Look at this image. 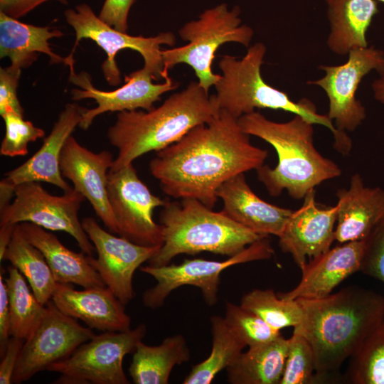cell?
Returning a JSON list of instances; mask_svg holds the SVG:
<instances>
[{"label":"cell","instance_id":"31","mask_svg":"<svg viewBox=\"0 0 384 384\" xmlns=\"http://www.w3.org/2000/svg\"><path fill=\"white\" fill-rule=\"evenodd\" d=\"M7 272L10 334L26 341L47 314V306L38 301L17 268L9 266Z\"/></svg>","mask_w":384,"mask_h":384},{"label":"cell","instance_id":"2","mask_svg":"<svg viewBox=\"0 0 384 384\" xmlns=\"http://www.w3.org/2000/svg\"><path fill=\"white\" fill-rule=\"evenodd\" d=\"M302 323L294 328L310 343L316 381L337 372L384 321V297L370 289L348 287L319 299H297Z\"/></svg>","mask_w":384,"mask_h":384},{"label":"cell","instance_id":"29","mask_svg":"<svg viewBox=\"0 0 384 384\" xmlns=\"http://www.w3.org/2000/svg\"><path fill=\"white\" fill-rule=\"evenodd\" d=\"M3 260L9 261L24 276L39 302L46 305L51 299L57 282L43 254L25 238L19 224L15 226Z\"/></svg>","mask_w":384,"mask_h":384},{"label":"cell","instance_id":"5","mask_svg":"<svg viewBox=\"0 0 384 384\" xmlns=\"http://www.w3.org/2000/svg\"><path fill=\"white\" fill-rule=\"evenodd\" d=\"M266 50L259 42L249 47L241 59L229 55L222 57L218 63L222 75L214 85L219 108L237 119L255 109L265 108L300 115L313 124L327 127L334 135V148L343 155L348 154L352 148L351 138L338 131L327 114H319L314 104L307 99L292 100L286 92L263 80L261 66Z\"/></svg>","mask_w":384,"mask_h":384},{"label":"cell","instance_id":"23","mask_svg":"<svg viewBox=\"0 0 384 384\" xmlns=\"http://www.w3.org/2000/svg\"><path fill=\"white\" fill-rule=\"evenodd\" d=\"M217 196L223 201L222 211L227 216L265 237H279L292 212L261 199L247 184L244 174L224 182Z\"/></svg>","mask_w":384,"mask_h":384},{"label":"cell","instance_id":"4","mask_svg":"<svg viewBox=\"0 0 384 384\" xmlns=\"http://www.w3.org/2000/svg\"><path fill=\"white\" fill-rule=\"evenodd\" d=\"M215 95L209 96L198 81L169 96L151 110H124L107 131L118 150L110 171L132 164L148 152L161 151L178 142L193 127L208 124L218 114Z\"/></svg>","mask_w":384,"mask_h":384},{"label":"cell","instance_id":"8","mask_svg":"<svg viewBox=\"0 0 384 384\" xmlns=\"http://www.w3.org/2000/svg\"><path fill=\"white\" fill-rule=\"evenodd\" d=\"M64 16L75 33V44L70 54L74 55L82 39L88 38L95 42L107 54L102 70L110 85L117 86L122 82L115 57L119 50L124 49L139 52L143 57L144 66L151 71L156 80H165L169 76L164 72L161 46H174L176 37L171 32H163L150 37L131 36L105 23L85 3L76 6L75 9L65 10Z\"/></svg>","mask_w":384,"mask_h":384},{"label":"cell","instance_id":"19","mask_svg":"<svg viewBox=\"0 0 384 384\" xmlns=\"http://www.w3.org/2000/svg\"><path fill=\"white\" fill-rule=\"evenodd\" d=\"M84 107L68 103L59 114L49 135L41 148L26 161L8 171L1 181L11 188L26 182H46L64 192L71 190L60 169V156L68 138L79 126Z\"/></svg>","mask_w":384,"mask_h":384},{"label":"cell","instance_id":"18","mask_svg":"<svg viewBox=\"0 0 384 384\" xmlns=\"http://www.w3.org/2000/svg\"><path fill=\"white\" fill-rule=\"evenodd\" d=\"M338 206H319L315 189L304 198L302 206L292 210L279 238L282 251L289 253L302 269L309 260L331 248L335 240Z\"/></svg>","mask_w":384,"mask_h":384},{"label":"cell","instance_id":"42","mask_svg":"<svg viewBox=\"0 0 384 384\" xmlns=\"http://www.w3.org/2000/svg\"><path fill=\"white\" fill-rule=\"evenodd\" d=\"M48 1L50 0H0V11L18 19ZM55 1L68 4V0Z\"/></svg>","mask_w":384,"mask_h":384},{"label":"cell","instance_id":"38","mask_svg":"<svg viewBox=\"0 0 384 384\" xmlns=\"http://www.w3.org/2000/svg\"><path fill=\"white\" fill-rule=\"evenodd\" d=\"M21 68L12 65L0 68V114L15 112L23 115V109L17 96Z\"/></svg>","mask_w":384,"mask_h":384},{"label":"cell","instance_id":"25","mask_svg":"<svg viewBox=\"0 0 384 384\" xmlns=\"http://www.w3.org/2000/svg\"><path fill=\"white\" fill-rule=\"evenodd\" d=\"M63 36L58 29L22 23L0 11V58H9L14 66L27 68L41 53L48 55L51 63H64L65 58L54 53L49 43Z\"/></svg>","mask_w":384,"mask_h":384},{"label":"cell","instance_id":"39","mask_svg":"<svg viewBox=\"0 0 384 384\" xmlns=\"http://www.w3.org/2000/svg\"><path fill=\"white\" fill-rule=\"evenodd\" d=\"M136 0H105L99 18L116 30L127 33L128 16Z\"/></svg>","mask_w":384,"mask_h":384},{"label":"cell","instance_id":"11","mask_svg":"<svg viewBox=\"0 0 384 384\" xmlns=\"http://www.w3.org/2000/svg\"><path fill=\"white\" fill-rule=\"evenodd\" d=\"M273 255L269 240L264 238L223 261L195 258L186 259L178 265L140 267L141 272L156 281L154 287L143 293V303L148 308H159L172 291L191 285L198 287L206 302L213 306L218 302L220 276L223 270L238 264L270 259Z\"/></svg>","mask_w":384,"mask_h":384},{"label":"cell","instance_id":"14","mask_svg":"<svg viewBox=\"0 0 384 384\" xmlns=\"http://www.w3.org/2000/svg\"><path fill=\"white\" fill-rule=\"evenodd\" d=\"M46 306L47 314L23 345L12 383H21L47 370L96 335L90 327L63 313L51 299Z\"/></svg>","mask_w":384,"mask_h":384},{"label":"cell","instance_id":"30","mask_svg":"<svg viewBox=\"0 0 384 384\" xmlns=\"http://www.w3.org/2000/svg\"><path fill=\"white\" fill-rule=\"evenodd\" d=\"M212 348L208 357L193 366L183 384H210L218 373L232 364L245 344L235 335L224 317L210 318Z\"/></svg>","mask_w":384,"mask_h":384},{"label":"cell","instance_id":"40","mask_svg":"<svg viewBox=\"0 0 384 384\" xmlns=\"http://www.w3.org/2000/svg\"><path fill=\"white\" fill-rule=\"evenodd\" d=\"M24 342V339L18 337L11 336L9 338L5 353L1 357V384H10L12 383L15 367Z\"/></svg>","mask_w":384,"mask_h":384},{"label":"cell","instance_id":"3","mask_svg":"<svg viewBox=\"0 0 384 384\" xmlns=\"http://www.w3.org/2000/svg\"><path fill=\"white\" fill-rule=\"evenodd\" d=\"M285 122H277L258 112L238 119L242 131L259 137L275 149L278 162L272 169L264 164L256 170L258 180L272 196L286 190L300 200L324 181L341 175L340 167L315 147L313 123L294 114Z\"/></svg>","mask_w":384,"mask_h":384},{"label":"cell","instance_id":"44","mask_svg":"<svg viewBox=\"0 0 384 384\" xmlns=\"http://www.w3.org/2000/svg\"><path fill=\"white\" fill-rule=\"evenodd\" d=\"M378 1H382V2H383V3H384V0H378Z\"/></svg>","mask_w":384,"mask_h":384},{"label":"cell","instance_id":"1","mask_svg":"<svg viewBox=\"0 0 384 384\" xmlns=\"http://www.w3.org/2000/svg\"><path fill=\"white\" fill-rule=\"evenodd\" d=\"M267 156V150L250 142L238 119L220 109L209 123L193 127L157 151L149 169L164 193L175 198H196L213 208L224 182L257 170Z\"/></svg>","mask_w":384,"mask_h":384},{"label":"cell","instance_id":"17","mask_svg":"<svg viewBox=\"0 0 384 384\" xmlns=\"http://www.w3.org/2000/svg\"><path fill=\"white\" fill-rule=\"evenodd\" d=\"M114 159L109 151L93 152L70 135L60 154V169L63 178L70 180L73 188L90 202L109 231L118 234L107 194V175Z\"/></svg>","mask_w":384,"mask_h":384},{"label":"cell","instance_id":"34","mask_svg":"<svg viewBox=\"0 0 384 384\" xmlns=\"http://www.w3.org/2000/svg\"><path fill=\"white\" fill-rule=\"evenodd\" d=\"M224 319L249 348L270 342L282 335L280 331L271 327L255 314L231 302L225 304Z\"/></svg>","mask_w":384,"mask_h":384},{"label":"cell","instance_id":"22","mask_svg":"<svg viewBox=\"0 0 384 384\" xmlns=\"http://www.w3.org/2000/svg\"><path fill=\"white\" fill-rule=\"evenodd\" d=\"M335 227L338 243L365 240L384 220V188L365 185L361 175L354 174L348 188H340Z\"/></svg>","mask_w":384,"mask_h":384},{"label":"cell","instance_id":"20","mask_svg":"<svg viewBox=\"0 0 384 384\" xmlns=\"http://www.w3.org/2000/svg\"><path fill=\"white\" fill-rule=\"evenodd\" d=\"M51 300L63 313L82 321L92 329L103 332L130 329L131 318L125 305L107 286L76 290L72 284L57 282Z\"/></svg>","mask_w":384,"mask_h":384},{"label":"cell","instance_id":"37","mask_svg":"<svg viewBox=\"0 0 384 384\" xmlns=\"http://www.w3.org/2000/svg\"><path fill=\"white\" fill-rule=\"evenodd\" d=\"M360 271L384 282V220L365 239Z\"/></svg>","mask_w":384,"mask_h":384},{"label":"cell","instance_id":"28","mask_svg":"<svg viewBox=\"0 0 384 384\" xmlns=\"http://www.w3.org/2000/svg\"><path fill=\"white\" fill-rule=\"evenodd\" d=\"M289 338L282 335L276 339L249 348L226 369L231 384H279L282 379Z\"/></svg>","mask_w":384,"mask_h":384},{"label":"cell","instance_id":"9","mask_svg":"<svg viewBox=\"0 0 384 384\" xmlns=\"http://www.w3.org/2000/svg\"><path fill=\"white\" fill-rule=\"evenodd\" d=\"M146 334L144 324L124 331H105L82 343L67 358L47 370L61 376L60 384H128L124 372V356L133 353Z\"/></svg>","mask_w":384,"mask_h":384},{"label":"cell","instance_id":"27","mask_svg":"<svg viewBox=\"0 0 384 384\" xmlns=\"http://www.w3.org/2000/svg\"><path fill=\"white\" fill-rule=\"evenodd\" d=\"M190 358L189 348L181 334L167 337L158 346L140 341L133 352L129 375L135 384H166L174 367Z\"/></svg>","mask_w":384,"mask_h":384},{"label":"cell","instance_id":"15","mask_svg":"<svg viewBox=\"0 0 384 384\" xmlns=\"http://www.w3.org/2000/svg\"><path fill=\"white\" fill-rule=\"evenodd\" d=\"M322 78L308 84L321 87L326 93L329 107L328 117L334 120L338 131H354L366 118V110L356 97L362 78L376 70L384 77V53L373 46L360 48L348 53L346 63L339 65H321Z\"/></svg>","mask_w":384,"mask_h":384},{"label":"cell","instance_id":"6","mask_svg":"<svg viewBox=\"0 0 384 384\" xmlns=\"http://www.w3.org/2000/svg\"><path fill=\"white\" fill-rule=\"evenodd\" d=\"M163 244L148 261L164 266L181 254L201 252L231 257L265 237L239 224L222 210L215 212L200 201H166L160 213Z\"/></svg>","mask_w":384,"mask_h":384},{"label":"cell","instance_id":"32","mask_svg":"<svg viewBox=\"0 0 384 384\" xmlns=\"http://www.w3.org/2000/svg\"><path fill=\"white\" fill-rule=\"evenodd\" d=\"M240 305L278 331L286 327L294 328L303 319V311L297 300L282 299L273 289H253L242 297Z\"/></svg>","mask_w":384,"mask_h":384},{"label":"cell","instance_id":"36","mask_svg":"<svg viewBox=\"0 0 384 384\" xmlns=\"http://www.w3.org/2000/svg\"><path fill=\"white\" fill-rule=\"evenodd\" d=\"M6 132L0 147V154L5 156H24L28 154V144L44 137L45 132L35 127L23 115L15 112L4 114Z\"/></svg>","mask_w":384,"mask_h":384},{"label":"cell","instance_id":"26","mask_svg":"<svg viewBox=\"0 0 384 384\" xmlns=\"http://www.w3.org/2000/svg\"><path fill=\"white\" fill-rule=\"evenodd\" d=\"M331 32L327 45L334 53L344 55L366 48V33L377 13L375 0H326Z\"/></svg>","mask_w":384,"mask_h":384},{"label":"cell","instance_id":"35","mask_svg":"<svg viewBox=\"0 0 384 384\" xmlns=\"http://www.w3.org/2000/svg\"><path fill=\"white\" fill-rule=\"evenodd\" d=\"M315 358L309 341L294 331L289 338L284 369L279 384H309L315 379Z\"/></svg>","mask_w":384,"mask_h":384},{"label":"cell","instance_id":"10","mask_svg":"<svg viewBox=\"0 0 384 384\" xmlns=\"http://www.w3.org/2000/svg\"><path fill=\"white\" fill-rule=\"evenodd\" d=\"M85 198L73 188L63 196H53L38 182L14 187V200L0 210V228H14L28 222L52 231H64L81 250L92 255L95 247L85 231L78 212Z\"/></svg>","mask_w":384,"mask_h":384},{"label":"cell","instance_id":"7","mask_svg":"<svg viewBox=\"0 0 384 384\" xmlns=\"http://www.w3.org/2000/svg\"><path fill=\"white\" fill-rule=\"evenodd\" d=\"M238 6L231 11L225 3L203 12L198 20L186 23L179 31L185 46L161 50L164 72L174 65L185 63L191 66L199 84L208 92L219 80L220 75L213 73L212 62L216 50L224 43L235 42L248 47L254 31L241 25Z\"/></svg>","mask_w":384,"mask_h":384},{"label":"cell","instance_id":"13","mask_svg":"<svg viewBox=\"0 0 384 384\" xmlns=\"http://www.w3.org/2000/svg\"><path fill=\"white\" fill-rule=\"evenodd\" d=\"M64 63L69 67V81L81 88L70 91L73 100L93 99L97 104L94 108H84L79 124L83 130H87L97 116L105 112L138 109L151 110L163 94L176 89L178 85L169 76L164 80L163 83H154L153 80H156V77L144 66L125 75L124 84L122 87L112 91H103L93 86L87 73L75 72L73 55L69 54L65 58Z\"/></svg>","mask_w":384,"mask_h":384},{"label":"cell","instance_id":"16","mask_svg":"<svg viewBox=\"0 0 384 384\" xmlns=\"http://www.w3.org/2000/svg\"><path fill=\"white\" fill-rule=\"evenodd\" d=\"M82 225L97 252V258L88 255L90 263L105 285L122 304H127L135 296L132 282L135 271L160 247L139 245L115 236L90 217L85 218Z\"/></svg>","mask_w":384,"mask_h":384},{"label":"cell","instance_id":"24","mask_svg":"<svg viewBox=\"0 0 384 384\" xmlns=\"http://www.w3.org/2000/svg\"><path fill=\"white\" fill-rule=\"evenodd\" d=\"M19 226L25 238L43 254L56 282L83 288L106 286L84 252L69 250L55 235L33 223L23 222Z\"/></svg>","mask_w":384,"mask_h":384},{"label":"cell","instance_id":"12","mask_svg":"<svg viewBox=\"0 0 384 384\" xmlns=\"http://www.w3.org/2000/svg\"><path fill=\"white\" fill-rule=\"evenodd\" d=\"M107 194L118 235L139 245L159 247L162 228L153 219V211L166 200L154 195L139 178L133 164L109 171Z\"/></svg>","mask_w":384,"mask_h":384},{"label":"cell","instance_id":"33","mask_svg":"<svg viewBox=\"0 0 384 384\" xmlns=\"http://www.w3.org/2000/svg\"><path fill=\"white\" fill-rule=\"evenodd\" d=\"M345 375L352 384H384V321L351 358Z\"/></svg>","mask_w":384,"mask_h":384},{"label":"cell","instance_id":"41","mask_svg":"<svg viewBox=\"0 0 384 384\" xmlns=\"http://www.w3.org/2000/svg\"><path fill=\"white\" fill-rule=\"evenodd\" d=\"M0 274V356L5 353L10 334V310L7 287L3 275Z\"/></svg>","mask_w":384,"mask_h":384},{"label":"cell","instance_id":"43","mask_svg":"<svg viewBox=\"0 0 384 384\" xmlns=\"http://www.w3.org/2000/svg\"><path fill=\"white\" fill-rule=\"evenodd\" d=\"M375 98L384 104V77L376 80L372 85Z\"/></svg>","mask_w":384,"mask_h":384},{"label":"cell","instance_id":"21","mask_svg":"<svg viewBox=\"0 0 384 384\" xmlns=\"http://www.w3.org/2000/svg\"><path fill=\"white\" fill-rule=\"evenodd\" d=\"M365 240L339 243L307 262L302 277L292 290L279 294L287 299H319L332 293L341 282L360 271Z\"/></svg>","mask_w":384,"mask_h":384}]
</instances>
